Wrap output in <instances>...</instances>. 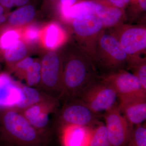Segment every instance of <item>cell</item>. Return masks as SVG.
Returning a JSON list of instances; mask_svg holds the SVG:
<instances>
[{"instance_id": "1", "label": "cell", "mask_w": 146, "mask_h": 146, "mask_svg": "<svg viewBox=\"0 0 146 146\" xmlns=\"http://www.w3.org/2000/svg\"><path fill=\"white\" fill-rule=\"evenodd\" d=\"M51 136L36 130L13 106L0 107L1 145L48 146Z\"/></svg>"}, {"instance_id": "2", "label": "cell", "mask_w": 146, "mask_h": 146, "mask_svg": "<svg viewBox=\"0 0 146 146\" xmlns=\"http://www.w3.org/2000/svg\"><path fill=\"white\" fill-rule=\"evenodd\" d=\"M75 52L63 60V97L76 99L90 84L98 79L96 66L86 53L78 47Z\"/></svg>"}, {"instance_id": "3", "label": "cell", "mask_w": 146, "mask_h": 146, "mask_svg": "<svg viewBox=\"0 0 146 146\" xmlns=\"http://www.w3.org/2000/svg\"><path fill=\"white\" fill-rule=\"evenodd\" d=\"M92 60L97 70L98 68L103 71V74L127 70L130 62L115 35L103 30L97 39Z\"/></svg>"}, {"instance_id": "4", "label": "cell", "mask_w": 146, "mask_h": 146, "mask_svg": "<svg viewBox=\"0 0 146 146\" xmlns=\"http://www.w3.org/2000/svg\"><path fill=\"white\" fill-rule=\"evenodd\" d=\"M60 109L53 113L52 129L69 126H92L98 122L99 114L96 113L78 99L65 100Z\"/></svg>"}, {"instance_id": "5", "label": "cell", "mask_w": 146, "mask_h": 146, "mask_svg": "<svg viewBox=\"0 0 146 146\" xmlns=\"http://www.w3.org/2000/svg\"><path fill=\"white\" fill-rule=\"evenodd\" d=\"M40 63L41 81L37 89L60 101L63 97V59L56 52L50 51Z\"/></svg>"}, {"instance_id": "6", "label": "cell", "mask_w": 146, "mask_h": 146, "mask_svg": "<svg viewBox=\"0 0 146 146\" xmlns=\"http://www.w3.org/2000/svg\"><path fill=\"white\" fill-rule=\"evenodd\" d=\"M94 112H106L117 105L118 96L109 85L96 80L85 88L77 98Z\"/></svg>"}, {"instance_id": "7", "label": "cell", "mask_w": 146, "mask_h": 146, "mask_svg": "<svg viewBox=\"0 0 146 146\" xmlns=\"http://www.w3.org/2000/svg\"><path fill=\"white\" fill-rule=\"evenodd\" d=\"M73 31L78 48L93 59L97 39L104 28L101 21L96 14H91L72 20Z\"/></svg>"}, {"instance_id": "8", "label": "cell", "mask_w": 146, "mask_h": 146, "mask_svg": "<svg viewBox=\"0 0 146 146\" xmlns=\"http://www.w3.org/2000/svg\"><path fill=\"white\" fill-rule=\"evenodd\" d=\"M114 35L130 59L129 65L145 58L141 56V55L146 52V29L145 26H126L123 27L119 33Z\"/></svg>"}, {"instance_id": "9", "label": "cell", "mask_w": 146, "mask_h": 146, "mask_svg": "<svg viewBox=\"0 0 146 146\" xmlns=\"http://www.w3.org/2000/svg\"><path fill=\"white\" fill-rule=\"evenodd\" d=\"M104 117L111 146H125L130 139L134 126L122 115L117 104L105 112Z\"/></svg>"}, {"instance_id": "10", "label": "cell", "mask_w": 146, "mask_h": 146, "mask_svg": "<svg viewBox=\"0 0 146 146\" xmlns=\"http://www.w3.org/2000/svg\"><path fill=\"white\" fill-rule=\"evenodd\" d=\"M98 79L115 90L118 98L146 93L138 78L126 70L99 75Z\"/></svg>"}, {"instance_id": "11", "label": "cell", "mask_w": 146, "mask_h": 146, "mask_svg": "<svg viewBox=\"0 0 146 146\" xmlns=\"http://www.w3.org/2000/svg\"><path fill=\"white\" fill-rule=\"evenodd\" d=\"M117 107L131 125L143 123L146 119V93L118 98Z\"/></svg>"}, {"instance_id": "12", "label": "cell", "mask_w": 146, "mask_h": 146, "mask_svg": "<svg viewBox=\"0 0 146 146\" xmlns=\"http://www.w3.org/2000/svg\"><path fill=\"white\" fill-rule=\"evenodd\" d=\"M91 127L69 126L60 129L62 146H89Z\"/></svg>"}, {"instance_id": "13", "label": "cell", "mask_w": 146, "mask_h": 146, "mask_svg": "<svg viewBox=\"0 0 146 146\" xmlns=\"http://www.w3.org/2000/svg\"><path fill=\"white\" fill-rule=\"evenodd\" d=\"M97 1L96 15L101 21L104 28L115 27L127 17L125 9Z\"/></svg>"}, {"instance_id": "14", "label": "cell", "mask_w": 146, "mask_h": 146, "mask_svg": "<svg viewBox=\"0 0 146 146\" xmlns=\"http://www.w3.org/2000/svg\"><path fill=\"white\" fill-rule=\"evenodd\" d=\"M17 84L21 93V99L20 101L13 106L18 109H23L32 105L54 98L36 88L19 84Z\"/></svg>"}, {"instance_id": "15", "label": "cell", "mask_w": 146, "mask_h": 146, "mask_svg": "<svg viewBox=\"0 0 146 146\" xmlns=\"http://www.w3.org/2000/svg\"><path fill=\"white\" fill-rule=\"evenodd\" d=\"M97 0L80 1L70 7H60V11L64 18L74 20L83 16L96 14Z\"/></svg>"}, {"instance_id": "16", "label": "cell", "mask_w": 146, "mask_h": 146, "mask_svg": "<svg viewBox=\"0 0 146 146\" xmlns=\"http://www.w3.org/2000/svg\"><path fill=\"white\" fill-rule=\"evenodd\" d=\"M59 100L53 98L48 100L32 105L23 109H18L24 117L29 121L45 112L53 114L59 107Z\"/></svg>"}, {"instance_id": "17", "label": "cell", "mask_w": 146, "mask_h": 146, "mask_svg": "<svg viewBox=\"0 0 146 146\" xmlns=\"http://www.w3.org/2000/svg\"><path fill=\"white\" fill-rule=\"evenodd\" d=\"M35 6L30 3L11 12L7 17L9 23L11 25L19 26L27 23L33 20L36 15Z\"/></svg>"}, {"instance_id": "18", "label": "cell", "mask_w": 146, "mask_h": 146, "mask_svg": "<svg viewBox=\"0 0 146 146\" xmlns=\"http://www.w3.org/2000/svg\"><path fill=\"white\" fill-rule=\"evenodd\" d=\"M4 51L5 60L11 69L15 63L25 57L27 53L26 46L23 41L20 40Z\"/></svg>"}, {"instance_id": "19", "label": "cell", "mask_w": 146, "mask_h": 146, "mask_svg": "<svg viewBox=\"0 0 146 146\" xmlns=\"http://www.w3.org/2000/svg\"><path fill=\"white\" fill-rule=\"evenodd\" d=\"M63 40V32L57 24H50L45 33V45L48 48L53 49L59 46Z\"/></svg>"}, {"instance_id": "20", "label": "cell", "mask_w": 146, "mask_h": 146, "mask_svg": "<svg viewBox=\"0 0 146 146\" xmlns=\"http://www.w3.org/2000/svg\"><path fill=\"white\" fill-rule=\"evenodd\" d=\"M92 128L89 146H111L105 124L98 122Z\"/></svg>"}, {"instance_id": "21", "label": "cell", "mask_w": 146, "mask_h": 146, "mask_svg": "<svg viewBox=\"0 0 146 146\" xmlns=\"http://www.w3.org/2000/svg\"><path fill=\"white\" fill-rule=\"evenodd\" d=\"M24 78L27 86L37 89L41 81V63L34 61L27 69Z\"/></svg>"}, {"instance_id": "22", "label": "cell", "mask_w": 146, "mask_h": 146, "mask_svg": "<svg viewBox=\"0 0 146 146\" xmlns=\"http://www.w3.org/2000/svg\"><path fill=\"white\" fill-rule=\"evenodd\" d=\"M125 146H146L145 124L134 126L130 139Z\"/></svg>"}, {"instance_id": "23", "label": "cell", "mask_w": 146, "mask_h": 146, "mask_svg": "<svg viewBox=\"0 0 146 146\" xmlns=\"http://www.w3.org/2000/svg\"><path fill=\"white\" fill-rule=\"evenodd\" d=\"M130 70L139 80L142 87L146 91V63L145 58L136 61L129 65L127 70Z\"/></svg>"}, {"instance_id": "24", "label": "cell", "mask_w": 146, "mask_h": 146, "mask_svg": "<svg viewBox=\"0 0 146 146\" xmlns=\"http://www.w3.org/2000/svg\"><path fill=\"white\" fill-rule=\"evenodd\" d=\"M125 9L126 16L138 17L145 14L146 11V0H130Z\"/></svg>"}, {"instance_id": "25", "label": "cell", "mask_w": 146, "mask_h": 146, "mask_svg": "<svg viewBox=\"0 0 146 146\" xmlns=\"http://www.w3.org/2000/svg\"><path fill=\"white\" fill-rule=\"evenodd\" d=\"M19 35L14 30L5 32L0 36V48L4 50L13 46L19 40Z\"/></svg>"}, {"instance_id": "26", "label": "cell", "mask_w": 146, "mask_h": 146, "mask_svg": "<svg viewBox=\"0 0 146 146\" xmlns=\"http://www.w3.org/2000/svg\"><path fill=\"white\" fill-rule=\"evenodd\" d=\"M34 62L33 58L31 57L24 58L19 60L12 66L11 69L14 70L17 75L21 77H24L27 69Z\"/></svg>"}, {"instance_id": "27", "label": "cell", "mask_w": 146, "mask_h": 146, "mask_svg": "<svg viewBox=\"0 0 146 146\" xmlns=\"http://www.w3.org/2000/svg\"><path fill=\"white\" fill-rule=\"evenodd\" d=\"M39 31L37 27L31 25L27 28L24 33V36L27 42L31 43L36 42L39 39Z\"/></svg>"}, {"instance_id": "28", "label": "cell", "mask_w": 146, "mask_h": 146, "mask_svg": "<svg viewBox=\"0 0 146 146\" xmlns=\"http://www.w3.org/2000/svg\"><path fill=\"white\" fill-rule=\"evenodd\" d=\"M104 3L125 10L130 0H98Z\"/></svg>"}, {"instance_id": "29", "label": "cell", "mask_w": 146, "mask_h": 146, "mask_svg": "<svg viewBox=\"0 0 146 146\" xmlns=\"http://www.w3.org/2000/svg\"><path fill=\"white\" fill-rule=\"evenodd\" d=\"M0 4L7 10L15 6L14 0H0Z\"/></svg>"}, {"instance_id": "30", "label": "cell", "mask_w": 146, "mask_h": 146, "mask_svg": "<svg viewBox=\"0 0 146 146\" xmlns=\"http://www.w3.org/2000/svg\"><path fill=\"white\" fill-rule=\"evenodd\" d=\"M61 7H70L79 1V0H59Z\"/></svg>"}, {"instance_id": "31", "label": "cell", "mask_w": 146, "mask_h": 146, "mask_svg": "<svg viewBox=\"0 0 146 146\" xmlns=\"http://www.w3.org/2000/svg\"><path fill=\"white\" fill-rule=\"evenodd\" d=\"M31 0H14V5L15 6L21 7L30 3Z\"/></svg>"}, {"instance_id": "32", "label": "cell", "mask_w": 146, "mask_h": 146, "mask_svg": "<svg viewBox=\"0 0 146 146\" xmlns=\"http://www.w3.org/2000/svg\"><path fill=\"white\" fill-rule=\"evenodd\" d=\"M7 20V16L6 14L0 15V24L5 23Z\"/></svg>"}, {"instance_id": "33", "label": "cell", "mask_w": 146, "mask_h": 146, "mask_svg": "<svg viewBox=\"0 0 146 146\" xmlns=\"http://www.w3.org/2000/svg\"><path fill=\"white\" fill-rule=\"evenodd\" d=\"M7 11V10H6V9L0 4V15L5 14Z\"/></svg>"}, {"instance_id": "34", "label": "cell", "mask_w": 146, "mask_h": 146, "mask_svg": "<svg viewBox=\"0 0 146 146\" xmlns=\"http://www.w3.org/2000/svg\"><path fill=\"white\" fill-rule=\"evenodd\" d=\"M0 146H2L1 145H0Z\"/></svg>"}, {"instance_id": "35", "label": "cell", "mask_w": 146, "mask_h": 146, "mask_svg": "<svg viewBox=\"0 0 146 146\" xmlns=\"http://www.w3.org/2000/svg\"><path fill=\"white\" fill-rule=\"evenodd\" d=\"M0 25H1V24H0Z\"/></svg>"}]
</instances>
